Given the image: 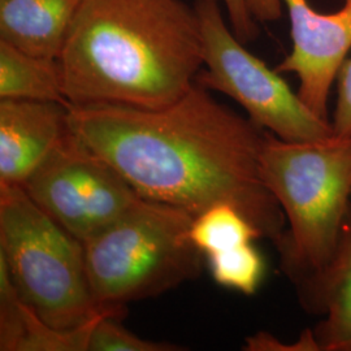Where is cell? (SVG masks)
<instances>
[{"mask_svg": "<svg viewBox=\"0 0 351 351\" xmlns=\"http://www.w3.org/2000/svg\"><path fill=\"white\" fill-rule=\"evenodd\" d=\"M206 258L215 282L224 288L252 295L263 281V256L252 243L213 252Z\"/></svg>", "mask_w": 351, "mask_h": 351, "instance_id": "9a60e30c", "label": "cell"}, {"mask_svg": "<svg viewBox=\"0 0 351 351\" xmlns=\"http://www.w3.org/2000/svg\"><path fill=\"white\" fill-rule=\"evenodd\" d=\"M69 133V104L0 99V185L23 186Z\"/></svg>", "mask_w": 351, "mask_h": 351, "instance_id": "9c48e42d", "label": "cell"}, {"mask_svg": "<svg viewBox=\"0 0 351 351\" xmlns=\"http://www.w3.org/2000/svg\"><path fill=\"white\" fill-rule=\"evenodd\" d=\"M193 219L182 208L141 197L84 243L88 284L101 313L120 319L129 302L156 297L201 274L203 254L190 239Z\"/></svg>", "mask_w": 351, "mask_h": 351, "instance_id": "277c9868", "label": "cell"}, {"mask_svg": "<svg viewBox=\"0 0 351 351\" xmlns=\"http://www.w3.org/2000/svg\"><path fill=\"white\" fill-rule=\"evenodd\" d=\"M0 99L69 104L60 60L33 55L0 40Z\"/></svg>", "mask_w": 351, "mask_h": 351, "instance_id": "4fadbf2b", "label": "cell"}, {"mask_svg": "<svg viewBox=\"0 0 351 351\" xmlns=\"http://www.w3.org/2000/svg\"><path fill=\"white\" fill-rule=\"evenodd\" d=\"M243 350L247 351H322L314 329H306L294 343H282L274 335L259 332L245 341Z\"/></svg>", "mask_w": 351, "mask_h": 351, "instance_id": "ac0fdd59", "label": "cell"}, {"mask_svg": "<svg viewBox=\"0 0 351 351\" xmlns=\"http://www.w3.org/2000/svg\"><path fill=\"white\" fill-rule=\"evenodd\" d=\"M59 60L72 106L163 108L203 65L199 17L181 0H82Z\"/></svg>", "mask_w": 351, "mask_h": 351, "instance_id": "7a4b0ae2", "label": "cell"}, {"mask_svg": "<svg viewBox=\"0 0 351 351\" xmlns=\"http://www.w3.org/2000/svg\"><path fill=\"white\" fill-rule=\"evenodd\" d=\"M256 21L281 17V1L288 8L293 49L277 65L278 73L300 80L298 95L319 116L328 117V101L339 68L351 49V0L336 13L316 12L307 0H246Z\"/></svg>", "mask_w": 351, "mask_h": 351, "instance_id": "ba28073f", "label": "cell"}, {"mask_svg": "<svg viewBox=\"0 0 351 351\" xmlns=\"http://www.w3.org/2000/svg\"><path fill=\"white\" fill-rule=\"evenodd\" d=\"M69 128L142 198L194 216L229 203L276 247L284 239L285 216L261 175L267 130L223 106L199 84L156 110L69 104Z\"/></svg>", "mask_w": 351, "mask_h": 351, "instance_id": "6da1fadb", "label": "cell"}, {"mask_svg": "<svg viewBox=\"0 0 351 351\" xmlns=\"http://www.w3.org/2000/svg\"><path fill=\"white\" fill-rule=\"evenodd\" d=\"M82 0H0V40L59 59Z\"/></svg>", "mask_w": 351, "mask_h": 351, "instance_id": "30bf717a", "label": "cell"}, {"mask_svg": "<svg viewBox=\"0 0 351 351\" xmlns=\"http://www.w3.org/2000/svg\"><path fill=\"white\" fill-rule=\"evenodd\" d=\"M190 239L203 255L234 249L263 239L250 219L229 203H217L195 215Z\"/></svg>", "mask_w": 351, "mask_h": 351, "instance_id": "5bb4252c", "label": "cell"}, {"mask_svg": "<svg viewBox=\"0 0 351 351\" xmlns=\"http://www.w3.org/2000/svg\"><path fill=\"white\" fill-rule=\"evenodd\" d=\"M195 10L206 66L197 84L232 98L255 125L278 138L307 142L335 134L330 121L316 116L276 69L243 47L226 25L217 0H197Z\"/></svg>", "mask_w": 351, "mask_h": 351, "instance_id": "8992f818", "label": "cell"}, {"mask_svg": "<svg viewBox=\"0 0 351 351\" xmlns=\"http://www.w3.org/2000/svg\"><path fill=\"white\" fill-rule=\"evenodd\" d=\"M120 319L101 315L93 326L88 351H181L184 348L171 342L142 339L119 323Z\"/></svg>", "mask_w": 351, "mask_h": 351, "instance_id": "2e32d148", "label": "cell"}, {"mask_svg": "<svg viewBox=\"0 0 351 351\" xmlns=\"http://www.w3.org/2000/svg\"><path fill=\"white\" fill-rule=\"evenodd\" d=\"M232 30L242 43L254 40L259 34L256 20L252 17L246 0H223Z\"/></svg>", "mask_w": 351, "mask_h": 351, "instance_id": "d6986e66", "label": "cell"}, {"mask_svg": "<svg viewBox=\"0 0 351 351\" xmlns=\"http://www.w3.org/2000/svg\"><path fill=\"white\" fill-rule=\"evenodd\" d=\"M39 208L85 243L141 198L114 167L71 132L23 185Z\"/></svg>", "mask_w": 351, "mask_h": 351, "instance_id": "52a82bcc", "label": "cell"}, {"mask_svg": "<svg viewBox=\"0 0 351 351\" xmlns=\"http://www.w3.org/2000/svg\"><path fill=\"white\" fill-rule=\"evenodd\" d=\"M337 103L330 121L336 136H351V59L345 60L337 75Z\"/></svg>", "mask_w": 351, "mask_h": 351, "instance_id": "e0dca14e", "label": "cell"}, {"mask_svg": "<svg viewBox=\"0 0 351 351\" xmlns=\"http://www.w3.org/2000/svg\"><path fill=\"white\" fill-rule=\"evenodd\" d=\"M0 261L20 298L47 324L71 329L107 315L91 294L84 243L19 185H0Z\"/></svg>", "mask_w": 351, "mask_h": 351, "instance_id": "5b68a950", "label": "cell"}, {"mask_svg": "<svg viewBox=\"0 0 351 351\" xmlns=\"http://www.w3.org/2000/svg\"><path fill=\"white\" fill-rule=\"evenodd\" d=\"M302 306L320 317L313 329L322 351H351V207L336 255Z\"/></svg>", "mask_w": 351, "mask_h": 351, "instance_id": "7c38bea8", "label": "cell"}, {"mask_svg": "<svg viewBox=\"0 0 351 351\" xmlns=\"http://www.w3.org/2000/svg\"><path fill=\"white\" fill-rule=\"evenodd\" d=\"M98 317L71 329L47 324L20 298L7 265L0 261V350L88 351Z\"/></svg>", "mask_w": 351, "mask_h": 351, "instance_id": "8fae6325", "label": "cell"}, {"mask_svg": "<svg viewBox=\"0 0 351 351\" xmlns=\"http://www.w3.org/2000/svg\"><path fill=\"white\" fill-rule=\"evenodd\" d=\"M261 175L287 220L276 249L303 303L332 263L350 211L351 136L294 142L267 132Z\"/></svg>", "mask_w": 351, "mask_h": 351, "instance_id": "3957f363", "label": "cell"}]
</instances>
